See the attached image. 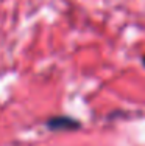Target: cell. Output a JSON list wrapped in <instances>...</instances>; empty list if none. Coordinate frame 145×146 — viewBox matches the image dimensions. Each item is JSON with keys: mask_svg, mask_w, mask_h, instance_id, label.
Wrapping results in <instances>:
<instances>
[{"mask_svg": "<svg viewBox=\"0 0 145 146\" xmlns=\"http://www.w3.org/2000/svg\"><path fill=\"white\" fill-rule=\"evenodd\" d=\"M48 126L53 127V129H70V127H77L78 123L75 120H70V118L58 117V118H53V120L48 121Z\"/></svg>", "mask_w": 145, "mask_h": 146, "instance_id": "6da1fadb", "label": "cell"}]
</instances>
